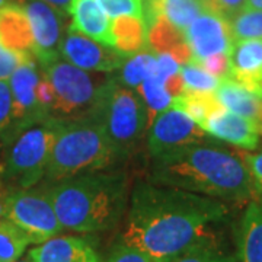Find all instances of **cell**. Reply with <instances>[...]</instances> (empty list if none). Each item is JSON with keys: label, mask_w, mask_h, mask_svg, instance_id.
<instances>
[{"label": "cell", "mask_w": 262, "mask_h": 262, "mask_svg": "<svg viewBox=\"0 0 262 262\" xmlns=\"http://www.w3.org/2000/svg\"><path fill=\"white\" fill-rule=\"evenodd\" d=\"M229 203L184 189L139 182L130 194L122 244L155 262H172L203 245L220 244Z\"/></svg>", "instance_id": "6da1fadb"}, {"label": "cell", "mask_w": 262, "mask_h": 262, "mask_svg": "<svg viewBox=\"0 0 262 262\" xmlns=\"http://www.w3.org/2000/svg\"><path fill=\"white\" fill-rule=\"evenodd\" d=\"M149 182L229 204L249 203L258 196L242 155L208 140L151 158Z\"/></svg>", "instance_id": "7a4b0ae2"}, {"label": "cell", "mask_w": 262, "mask_h": 262, "mask_svg": "<svg viewBox=\"0 0 262 262\" xmlns=\"http://www.w3.org/2000/svg\"><path fill=\"white\" fill-rule=\"evenodd\" d=\"M63 230L95 233L121 222L130 203V179L124 170H95L46 182Z\"/></svg>", "instance_id": "3957f363"}, {"label": "cell", "mask_w": 262, "mask_h": 262, "mask_svg": "<svg viewBox=\"0 0 262 262\" xmlns=\"http://www.w3.org/2000/svg\"><path fill=\"white\" fill-rule=\"evenodd\" d=\"M111 144L117 159L134 153L149 130V113L140 94L108 76L86 114Z\"/></svg>", "instance_id": "277c9868"}, {"label": "cell", "mask_w": 262, "mask_h": 262, "mask_svg": "<svg viewBox=\"0 0 262 262\" xmlns=\"http://www.w3.org/2000/svg\"><path fill=\"white\" fill-rule=\"evenodd\" d=\"M118 162L99 125L88 115L63 120L50 153L46 182L102 170Z\"/></svg>", "instance_id": "5b68a950"}, {"label": "cell", "mask_w": 262, "mask_h": 262, "mask_svg": "<svg viewBox=\"0 0 262 262\" xmlns=\"http://www.w3.org/2000/svg\"><path fill=\"white\" fill-rule=\"evenodd\" d=\"M63 120L46 118L29 125L3 146L0 155V182L13 189L38 185L48 166L50 153Z\"/></svg>", "instance_id": "8992f818"}, {"label": "cell", "mask_w": 262, "mask_h": 262, "mask_svg": "<svg viewBox=\"0 0 262 262\" xmlns=\"http://www.w3.org/2000/svg\"><path fill=\"white\" fill-rule=\"evenodd\" d=\"M54 92L53 117L73 120L88 114L108 76L98 75L70 64L61 57L39 67Z\"/></svg>", "instance_id": "52a82bcc"}, {"label": "cell", "mask_w": 262, "mask_h": 262, "mask_svg": "<svg viewBox=\"0 0 262 262\" xmlns=\"http://www.w3.org/2000/svg\"><path fill=\"white\" fill-rule=\"evenodd\" d=\"M5 219L18 226L32 245L42 244L63 232L47 184L44 187L13 189Z\"/></svg>", "instance_id": "ba28073f"}, {"label": "cell", "mask_w": 262, "mask_h": 262, "mask_svg": "<svg viewBox=\"0 0 262 262\" xmlns=\"http://www.w3.org/2000/svg\"><path fill=\"white\" fill-rule=\"evenodd\" d=\"M206 140H208L206 131L173 106L156 115L147 130V150L151 158Z\"/></svg>", "instance_id": "9c48e42d"}, {"label": "cell", "mask_w": 262, "mask_h": 262, "mask_svg": "<svg viewBox=\"0 0 262 262\" xmlns=\"http://www.w3.org/2000/svg\"><path fill=\"white\" fill-rule=\"evenodd\" d=\"M41 76L37 60L27 58L12 72L8 79L13 101L15 136L29 125L50 118L38 99V84L41 82Z\"/></svg>", "instance_id": "30bf717a"}, {"label": "cell", "mask_w": 262, "mask_h": 262, "mask_svg": "<svg viewBox=\"0 0 262 262\" xmlns=\"http://www.w3.org/2000/svg\"><path fill=\"white\" fill-rule=\"evenodd\" d=\"M60 57L70 64L95 73H114L127 58L115 48L103 46L72 27L63 37Z\"/></svg>", "instance_id": "8fae6325"}, {"label": "cell", "mask_w": 262, "mask_h": 262, "mask_svg": "<svg viewBox=\"0 0 262 262\" xmlns=\"http://www.w3.org/2000/svg\"><path fill=\"white\" fill-rule=\"evenodd\" d=\"M34 34V58L39 67L60 58L64 15L42 0H25L22 5Z\"/></svg>", "instance_id": "7c38bea8"}, {"label": "cell", "mask_w": 262, "mask_h": 262, "mask_svg": "<svg viewBox=\"0 0 262 262\" xmlns=\"http://www.w3.org/2000/svg\"><path fill=\"white\" fill-rule=\"evenodd\" d=\"M192 58L200 61L214 54H229L234 41L229 20L213 9L204 10L184 31Z\"/></svg>", "instance_id": "4fadbf2b"}, {"label": "cell", "mask_w": 262, "mask_h": 262, "mask_svg": "<svg viewBox=\"0 0 262 262\" xmlns=\"http://www.w3.org/2000/svg\"><path fill=\"white\" fill-rule=\"evenodd\" d=\"M204 131L217 140L226 141L248 151L258 147L261 137V128L256 122L230 113L223 106L210 115Z\"/></svg>", "instance_id": "5bb4252c"}, {"label": "cell", "mask_w": 262, "mask_h": 262, "mask_svg": "<svg viewBox=\"0 0 262 262\" xmlns=\"http://www.w3.org/2000/svg\"><path fill=\"white\" fill-rule=\"evenodd\" d=\"M232 79L262 98V39L236 41L229 53Z\"/></svg>", "instance_id": "9a60e30c"}, {"label": "cell", "mask_w": 262, "mask_h": 262, "mask_svg": "<svg viewBox=\"0 0 262 262\" xmlns=\"http://www.w3.org/2000/svg\"><path fill=\"white\" fill-rule=\"evenodd\" d=\"M0 44L22 57H34V34L27 10L19 3L0 8Z\"/></svg>", "instance_id": "2e32d148"}, {"label": "cell", "mask_w": 262, "mask_h": 262, "mask_svg": "<svg viewBox=\"0 0 262 262\" xmlns=\"http://www.w3.org/2000/svg\"><path fill=\"white\" fill-rule=\"evenodd\" d=\"M34 262H99V255L89 241L80 236L57 234L28 252Z\"/></svg>", "instance_id": "e0dca14e"}, {"label": "cell", "mask_w": 262, "mask_h": 262, "mask_svg": "<svg viewBox=\"0 0 262 262\" xmlns=\"http://www.w3.org/2000/svg\"><path fill=\"white\" fill-rule=\"evenodd\" d=\"M237 262H262V195L245 208L237 229Z\"/></svg>", "instance_id": "ac0fdd59"}, {"label": "cell", "mask_w": 262, "mask_h": 262, "mask_svg": "<svg viewBox=\"0 0 262 262\" xmlns=\"http://www.w3.org/2000/svg\"><path fill=\"white\" fill-rule=\"evenodd\" d=\"M70 16L72 28L103 46L113 47L111 19L96 0H72Z\"/></svg>", "instance_id": "d6986e66"}, {"label": "cell", "mask_w": 262, "mask_h": 262, "mask_svg": "<svg viewBox=\"0 0 262 262\" xmlns=\"http://www.w3.org/2000/svg\"><path fill=\"white\" fill-rule=\"evenodd\" d=\"M147 41L151 51L169 54L179 64L191 61L192 54L188 47L184 32L173 27L168 19L159 15L147 24Z\"/></svg>", "instance_id": "ffe728a7"}, {"label": "cell", "mask_w": 262, "mask_h": 262, "mask_svg": "<svg viewBox=\"0 0 262 262\" xmlns=\"http://www.w3.org/2000/svg\"><path fill=\"white\" fill-rule=\"evenodd\" d=\"M214 96L225 110L245 118H249L259 125L262 118L261 96L248 91L242 84L232 79H222L220 84L214 91Z\"/></svg>", "instance_id": "44dd1931"}, {"label": "cell", "mask_w": 262, "mask_h": 262, "mask_svg": "<svg viewBox=\"0 0 262 262\" xmlns=\"http://www.w3.org/2000/svg\"><path fill=\"white\" fill-rule=\"evenodd\" d=\"M147 24L141 16H120L111 19L113 47L124 57L149 48Z\"/></svg>", "instance_id": "7402d4cb"}, {"label": "cell", "mask_w": 262, "mask_h": 262, "mask_svg": "<svg viewBox=\"0 0 262 262\" xmlns=\"http://www.w3.org/2000/svg\"><path fill=\"white\" fill-rule=\"evenodd\" d=\"M170 106L187 114L196 125H200L204 130L210 115L214 113L215 110H219L222 105L215 99L214 94L184 92L172 99Z\"/></svg>", "instance_id": "603a6c76"}, {"label": "cell", "mask_w": 262, "mask_h": 262, "mask_svg": "<svg viewBox=\"0 0 262 262\" xmlns=\"http://www.w3.org/2000/svg\"><path fill=\"white\" fill-rule=\"evenodd\" d=\"M155 69H156V53L147 48L134 56L127 57L121 67L117 70L118 75L114 77L124 86L137 91V88L155 72Z\"/></svg>", "instance_id": "cb8c5ba5"}, {"label": "cell", "mask_w": 262, "mask_h": 262, "mask_svg": "<svg viewBox=\"0 0 262 262\" xmlns=\"http://www.w3.org/2000/svg\"><path fill=\"white\" fill-rule=\"evenodd\" d=\"M137 92L140 94L141 99L144 101V105L149 113V121H153V118L165 110H168L172 103V95L169 94L165 83L160 80L155 72L137 88Z\"/></svg>", "instance_id": "d4e9b609"}, {"label": "cell", "mask_w": 262, "mask_h": 262, "mask_svg": "<svg viewBox=\"0 0 262 262\" xmlns=\"http://www.w3.org/2000/svg\"><path fill=\"white\" fill-rule=\"evenodd\" d=\"M29 239L18 226L0 219V262H16L28 248Z\"/></svg>", "instance_id": "484cf974"}, {"label": "cell", "mask_w": 262, "mask_h": 262, "mask_svg": "<svg viewBox=\"0 0 262 262\" xmlns=\"http://www.w3.org/2000/svg\"><path fill=\"white\" fill-rule=\"evenodd\" d=\"M179 75L182 79L185 92L214 94L222 80L215 76L210 75L203 66L198 64L194 60L179 66Z\"/></svg>", "instance_id": "4316f807"}, {"label": "cell", "mask_w": 262, "mask_h": 262, "mask_svg": "<svg viewBox=\"0 0 262 262\" xmlns=\"http://www.w3.org/2000/svg\"><path fill=\"white\" fill-rule=\"evenodd\" d=\"M233 41L262 39V10L244 9L229 20Z\"/></svg>", "instance_id": "83f0119b"}, {"label": "cell", "mask_w": 262, "mask_h": 262, "mask_svg": "<svg viewBox=\"0 0 262 262\" xmlns=\"http://www.w3.org/2000/svg\"><path fill=\"white\" fill-rule=\"evenodd\" d=\"M15 136L13 101L8 79H0V141L3 146Z\"/></svg>", "instance_id": "f1b7e54d"}, {"label": "cell", "mask_w": 262, "mask_h": 262, "mask_svg": "<svg viewBox=\"0 0 262 262\" xmlns=\"http://www.w3.org/2000/svg\"><path fill=\"white\" fill-rule=\"evenodd\" d=\"M172 262H237V259L226 252L220 244H211L194 248Z\"/></svg>", "instance_id": "f546056e"}, {"label": "cell", "mask_w": 262, "mask_h": 262, "mask_svg": "<svg viewBox=\"0 0 262 262\" xmlns=\"http://www.w3.org/2000/svg\"><path fill=\"white\" fill-rule=\"evenodd\" d=\"M110 19L120 16H141L143 0H96Z\"/></svg>", "instance_id": "4dcf8cb0"}, {"label": "cell", "mask_w": 262, "mask_h": 262, "mask_svg": "<svg viewBox=\"0 0 262 262\" xmlns=\"http://www.w3.org/2000/svg\"><path fill=\"white\" fill-rule=\"evenodd\" d=\"M196 63L203 66L210 75L215 76L219 79H229V75H230L229 54H214V56L206 57Z\"/></svg>", "instance_id": "1f68e13d"}, {"label": "cell", "mask_w": 262, "mask_h": 262, "mask_svg": "<svg viewBox=\"0 0 262 262\" xmlns=\"http://www.w3.org/2000/svg\"><path fill=\"white\" fill-rule=\"evenodd\" d=\"M242 158L248 168L256 195H262V150L258 153L246 151L242 155Z\"/></svg>", "instance_id": "d6a6232c"}, {"label": "cell", "mask_w": 262, "mask_h": 262, "mask_svg": "<svg viewBox=\"0 0 262 262\" xmlns=\"http://www.w3.org/2000/svg\"><path fill=\"white\" fill-rule=\"evenodd\" d=\"M208 5L211 9L225 16L227 20H230L237 13L246 9V0H208Z\"/></svg>", "instance_id": "836d02e7"}, {"label": "cell", "mask_w": 262, "mask_h": 262, "mask_svg": "<svg viewBox=\"0 0 262 262\" xmlns=\"http://www.w3.org/2000/svg\"><path fill=\"white\" fill-rule=\"evenodd\" d=\"M27 58H34V57L18 56L0 44V79H9L12 72Z\"/></svg>", "instance_id": "e575fe53"}, {"label": "cell", "mask_w": 262, "mask_h": 262, "mask_svg": "<svg viewBox=\"0 0 262 262\" xmlns=\"http://www.w3.org/2000/svg\"><path fill=\"white\" fill-rule=\"evenodd\" d=\"M108 262H155L150 256H147L146 253L140 252L136 248H131L127 245L122 244L115 252L113 253V256L110 258Z\"/></svg>", "instance_id": "d590c367"}, {"label": "cell", "mask_w": 262, "mask_h": 262, "mask_svg": "<svg viewBox=\"0 0 262 262\" xmlns=\"http://www.w3.org/2000/svg\"><path fill=\"white\" fill-rule=\"evenodd\" d=\"M12 191H13V188L0 182V219H5V215H6L8 203H9V196Z\"/></svg>", "instance_id": "8d00e7d4"}, {"label": "cell", "mask_w": 262, "mask_h": 262, "mask_svg": "<svg viewBox=\"0 0 262 262\" xmlns=\"http://www.w3.org/2000/svg\"><path fill=\"white\" fill-rule=\"evenodd\" d=\"M44 3L50 5L51 8L58 10L60 13H63L64 16L70 15V6H72V0H42Z\"/></svg>", "instance_id": "74e56055"}, {"label": "cell", "mask_w": 262, "mask_h": 262, "mask_svg": "<svg viewBox=\"0 0 262 262\" xmlns=\"http://www.w3.org/2000/svg\"><path fill=\"white\" fill-rule=\"evenodd\" d=\"M246 9L262 10V0H246Z\"/></svg>", "instance_id": "f35d334b"}, {"label": "cell", "mask_w": 262, "mask_h": 262, "mask_svg": "<svg viewBox=\"0 0 262 262\" xmlns=\"http://www.w3.org/2000/svg\"><path fill=\"white\" fill-rule=\"evenodd\" d=\"M16 262H34V261L31 259V256H29V255H27V256H24V258H19Z\"/></svg>", "instance_id": "ab89813d"}, {"label": "cell", "mask_w": 262, "mask_h": 262, "mask_svg": "<svg viewBox=\"0 0 262 262\" xmlns=\"http://www.w3.org/2000/svg\"><path fill=\"white\" fill-rule=\"evenodd\" d=\"M8 3V0H0V8H3Z\"/></svg>", "instance_id": "60d3db41"}, {"label": "cell", "mask_w": 262, "mask_h": 262, "mask_svg": "<svg viewBox=\"0 0 262 262\" xmlns=\"http://www.w3.org/2000/svg\"><path fill=\"white\" fill-rule=\"evenodd\" d=\"M2 149H3V143L0 141V155H2Z\"/></svg>", "instance_id": "b9f144b4"}, {"label": "cell", "mask_w": 262, "mask_h": 262, "mask_svg": "<svg viewBox=\"0 0 262 262\" xmlns=\"http://www.w3.org/2000/svg\"><path fill=\"white\" fill-rule=\"evenodd\" d=\"M259 127H261V131H262V118H261V122H259Z\"/></svg>", "instance_id": "7bdbcfd3"}]
</instances>
